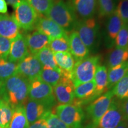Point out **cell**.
Segmentation results:
<instances>
[{
	"label": "cell",
	"instance_id": "cell-9",
	"mask_svg": "<svg viewBox=\"0 0 128 128\" xmlns=\"http://www.w3.org/2000/svg\"><path fill=\"white\" fill-rule=\"evenodd\" d=\"M53 90L56 100L60 104H72L75 100V87L70 75H65Z\"/></svg>",
	"mask_w": 128,
	"mask_h": 128
},
{
	"label": "cell",
	"instance_id": "cell-20",
	"mask_svg": "<svg viewBox=\"0 0 128 128\" xmlns=\"http://www.w3.org/2000/svg\"><path fill=\"white\" fill-rule=\"evenodd\" d=\"M108 17L106 24V34L108 36V42L111 46L114 44V40L121 29L124 22L116 10Z\"/></svg>",
	"mask_w": 128,
	"mask_h": 128
},
{
	"label": "cell",
	"instance_id": "cell-24",
	"mask_svg": "<svg viewBox=\"0 0 128 128\" xmlns=\"http://www.w3.org/2000/svg\"><path fill=\"white\" fill-rule=\"evenodd\" d=\"M54 55L58 68L70 74L75 65V60L71 53L55 52L54 53Z\"/></svg>",
	"mask_w": 128,
	"mask_h": 128
},
{
	"label": "cell",
	"instance_id": "cell-33",
	"mask_svg": "<svg viewBox=\"0 0 128 128\" xmlns=\"http://www.w3.org/2000/svg\"><path fill=\"white\" fill-rule=\"evenodd\" d=\"M48 47L53 53L70 52L68 38L51 39Z\"/></svg>",
	"mask_w": 128,
	"mask_h": 128
},
{
	"label": "cell",
	"instance_id": "cell-17",
	"mask_svg": "<svg viewBox=\"0 0 128 128\" xmlns=\"http://www.w3.org/2000/svg\"><path fill=\"white\" fill-rule=\"evenodd\" d=\"M68 42L70 52L75 61H79L89 56V49L84 44L76 31L71 32L68 36Z\"/></svg>",
	"mask_w": 128,
	"mask_h": 128
},
{
	"label": "cell",
	"instance_id": "cell-6",
	"mask_svg": "<svg viewBox=\"0 0 128 128\" xmlns=\"http://www.w3.org/2000/svg\"><path fill=\"white\" fill-rule=\"evenodd\" d=\"M52 112L70 128H82L85 115L81 107L73 104H60Z\"/></svg>",
	"mask_w": 128,
	"mask_h": 128
},
{
	"label": "cell",
	"instance_id": "cell-23",
	"mask_svg": "<svg viewBox=\"0 0 128 128\" xmlns=\"http://www.w3.org/2000/svg\"><path fill=\"white\" fill-rule=\"evenodd\" d=\"M128 71V61H126L113 68H108V90L113 88Z\"/></svg>",
	"mask_w": 128,
	"mask_h": 128
},
{
	"label": "cell",
	"instance_id": "cell-7",
	"mask_svg": "<svg viewBox=\"0 0 128 128\" xmlns=\"http://www.w3.org/2000/svg\"><path fill=\"white\" fill-rule=\"evenodd\" d=\"M13 14L20 28L26 31L34 29L40 15L26 0H20Z\"/></svg>",
	"mask_w": 128,
	"mask_h": 128
},
{
	"label": "cell",
	"instance_id": "cell-46",
	"mask_svg": "<svg viewBox=\"0 0 128 128\" xmlns=\"http://www.w3.org/2000/svg\"><path fill=\"white\" fill-rule=\"evenodd\" d=\"M1 97H0V102H1Z\"/></svg>",
	"mask_w": 128,
	"mask_h": 128
},
{
	"label": "cell",
	"instance_id": "cell-26",
	"mask_svg": "<svg viewBox=\"0 0 128 128\" xmlns=\"http://www.w3.org/2000/svg\"><path fill=\"white\" fill-rule=\"evenodd\" d=\"M128 49L114 48L108 54V68H113L117 65L128 61Z\"/></svg>",
	"mask_w": 128,
	"mask_h": 128
},
{
	"label": "cell",
	"instance_id": "cell-21",
	"mask_svg": "<svg viewBox=\"0 0 128 128\" xmlns=\"http://www.w3.org/2000/svg\"><path fill=\"white\" fill-rule=\"evenodd\" d=\"M65 75L70 74L62 71L59 68L56 69L43 68L39 78L44 82L49 84L52 87H54Z\"/></svg>",
	"mask_w": 128,
	"mask_h": 128
},
{
	"label": "cell",
	"instance_id": "cell-44",
	"mask_svg": "<svg viewBox=\"0 0 128 128\" xmlns=\"http://www.w3.org/2000/svg\"><path fill=\"white\" fill-rule=\"evenodd\" d=\"M125 122H126V125H127V128H128V119H127V120H125Z\"/></svg>",
	"mask_w": 128,
	"mask_h": 128
},
{
	"label": "cell",
	"instance_id": "cell-32",
	"mask_svg": "<svg viewBox=\"0 0 128 128\" xmlns=\"http://www.w3.org/2000/svg\"><path fill=\"white\" fill-rule=\"evenodd\" d=\"M40 16H46L54 0H26Z\"/></svg>",
	"mask_w": 128,
	"mask_h": 128
},
{
	"label": "cell",
	"instance_id": "cell-39",
	"mask_svg": "<svg viewBox=\"0 0 128 128\" xmlns=\"http://www.w3.org/2000/svg\"><path fill=\"white\" fill-rule=\"evenodd\" d=\"M120 107L124 120H125L128 119V98L124 100L122 103H120Z\"/></svg>",
	"mask_w": 128,
	"mask_h": 128
},
{
	"label": "cell",
	"instance_id": "cell-5",
	"mask_svg": "<svg viewBox=\"0 0 128 128\" xmlns=\"http://www.w3.org/2000/svg\"><path fill=\"white\" fill-rule=\"evenodd\" d=\"M28 97V98L43 104L49 110L56 103L53 87L39 78L30 81Z\"/></svg>",
	"mask_w": 128,
	"mask_h": 128
},
{
	"label": "cell",
	"instance_id": "cell-41",
	"mask_svg": "<svg viewBox=\"0 0 128 128\" xmlns=\"http://www.w3.org/2000/svg\"><path fill=\"white\" fill-rule=\"evenodd\" d=\"M7 2V4H8L9 5H11L14 8H15L17 4H18L20 0H5Z\"/></svg>",
	"mask_w": 128,
	"mask_h": 128
},
{
	"label": "cell",
	"instance_id": "cell-16",
	"mask_svg": "<svg viewBox=\"0 0 128 128\" xmlns=\"http://www.w3.org/2000/svg\"><path fill=\"white\" fill-rule=\"evenodd\" d=\"M20 28L13 15L0 14V36L13 40L20 34Z\"/></svg>",
	"mask_w": 128,
	"mask_h": 128
},
{
	"label": "cell",
	"instance_id": "cell-4",
	"mask_svg": "<svg viewBox=\"0 0 128 128\" xmlns=\"http://www.w3.org/2000/svg\"><path fill=\"white\" fill-rule=\"evenodd\" d=\"M45 17L53 20L65 30L74 27L76 20V17L72 10L63 0H54Z\"/></svg>",
	"mask_w": 128,
	"mask_h": 128
},
{
	"label": "cell",
	"instance_id": "cell-35",
	"mask_svg": "<svg viewBox=\"0 0 128 128\" xmlns=\"http://www.w3.org/2000/svg\"><path fill=\"white\" fill-rule=\"evenodd\" d=\"M116 47L128 49V23H124L115 39Z\"/></svg>",
	"mask_w": 128,
	"mask_h": 128
},
{
	"label": "cell",
	"instance_id": "cell-29",
	"mask_svg": "<svg viewBox=\"0 0 128 128\" xmlns=\"http://www.w3.org/2000/svg\"><path fill=\"white\" fill-rule=\"evenodd\" d=\"M17 74V64L7 60L0 59V80L4 82Z\"/></svg>",
	"mask_w": 128,
	"mask_h": 128
},
{
	"label": "cell",
	"instance_id": "cell-18",
	"mask_svg": "<svg viewBox=\"0 0 128 128\" xmlns=\"http://www.w3.org/2000/svg\"><path fill=\"white\" fill-rule=\"evenodd\" d=\"M25 37L28 50L32 55H35L42 49L47 47L52 39L44 33L37 30L28 33Z\"/></svg>",
	"mask_w": 128,
	"mask_h": 128
},
{
	"label": "cell",
	"instance_id": "cell-10",
	"mask_svg": "<svg viewBox=\"0 0 128 128\" xmlns=\"http://www.w3.org/2000/svg\"><path fill=\"white\" fill-rule=\"evenodd\" d=\"M43 66L34 55L29 54L17 64V74L27 78L28 81H33L39 78Z\"/></svg>",
	"mask_w": 128,
	"mask_h": 128
},
{
	"label": "cell",
	"instance_id": "cell-43",
	"mask_svg": "<svg viewBox=\"0 0 128 128\" xmlns=\"http://www.w3.org/2000/svg\"><path fill=\"white\" fill-rule=\"evenodd\" d=\"M84 128H97V127L93 124H90L85 126Z\"/></svg>",
	"mask_w": 128,
	"mask_h": 128
},
{
	"label": "cell",
	"instance_id": "cell-38",
	"mask_svg": "<svg viewBox=\"0 0 128 128\" xmlns=\"http://www.w3.org/2000/svg\"><path fill=\"white\" fill-rule=\"evenodd\" d=\"M29 128H48L47 122L46 120L44 118H41L33 123V124H30Z\"/></svg>",
	"mask_w": 128,
	"mask_h": 128
},
{
	"label": "cell",
	"instance_id": "cell-37",
	"mask_svg": "<svg viewBox=\"0 0 128 128\" xmlns=\"http://www.w3.org/2000/svg\"><path fill=\"white\" fill-rule=\"evenodd\" d=\"M116 11L124 23H128V0H118Z\"/></svg>",
	"mask_w": 128,
	"mask_h": 128
},
{
	"label": "cell",
	"instance_id": "cell-28",
	"mask_svg": "<svg viewBox=\"0 0 128 128\" xmlns=\"http://www.w3.org/2000/svg\"><path fill=\"white\" fill-rule=\"evenodd\" d=\"M14 108L7 102H0V128H10Z\"/></svg>",
	"mask_w": 128,
	"mask_h": 128
},
{
	"label": "cell",
	"instance_id": "cell-2",
	"mask_svg": "<svg viewBox=\"0 0 128 128\" xmlns=\"http://www.w3.org/2000/svg\"><path fill=\"white\" fill-rule=\"evenodd\" d=\"M100 60L99 56H91L75 63L70 73V78L75 88L94 79Z\"/></svg>",
	"mask_w": 128,
	"mask_h": 128
},
{
	"label": "cell",
	"instance_id": "cell-36",
	"mask_svg": "<svg viewBox=\"0 0 128 128\" xmlns=\"http://www.w3.org/2000/svg\"><path fill=\"white\" fill-rule=\"evenodd\" d=\"M12 40L0 36V59L7 60Z\"/></svg>",
	"mask_w": 128,
	"mask_h": 128
},
{
	"label": "cell",
	"instance_id": "cell-14",
	"mask_svg": "<svg viewBox=\"0 0 128 128\" xmlns=\"http://www.w3.org/2000/svg\"><path fill=\"white\" fill-rule=\"evenodd\" d=\"M68 4L80 19L92 18L97 9V0H70Z\"/></svg>",
	"mask_w": 128,
	"mask_h": 128
},
{
	"label": "cell",
	"instance_id": "cell-34",
	"mask_svg": "<svg viewBox=\"0 0 128 128\" xmlns=\"http://www.w3.org/2000/svg\"><path fill=\"white\" fill-rule=\"evenodd\" d=\"M42 118L46 120L49 128H70L51 110L46 111Z\"/></svg>",
	"mask_w": 128,
	"mask_h": 128
},
{
	"label": "cell",
	"instance_id": "cell-27",
	"mask_svg": "<svg viewBox=\"0 0 128 128\" xmlns=\"http://www.w3.org/2000/svg\"><path fill=\"white\" fill-rule=\"evenodd\" d=\"M34 55L36 56L38 60L40 62L43 68H58L55 62L54 53L48 46L42 49Z\"/></svg>",
	"mask_w": 128,
	"mask_h": 128
},
{
	"label": "cell",
	"instance_id": "cell-40",
	"mask_svg": "<svg viewBox=\"0 0 128 128\" xmlns=\"http://www.w3.org/2000/svg\"><path fill=\"white\" fill-rule=\"evenodd\" d=\"M7 12V4L5 0H0V14H6Z\"/></svg>",
	"mask_w": 128,
	"mask_h": 128
},
{
	"label": "cell",
	"instance_id": "cell-8",
	"mask_svg": "<svg viewBox=\"0 0 128 128\" xmlns=\"http://www.w3.org/2000/svg\"><path fill=\"white\" fill-rule=\"evenodd\" d=\"M114 94L109 90L96 99L86 108L87 116L92 121V124L97 127L101 118L107 112L111 104Z\"/></svg>",
	"mask_w": 128,
	"mask_h": 128
},
{
	"label": "cell",
	"instance_id": "cell-42",
	"mask_svg": "<svg viewBox=\"0 0 128 128\" xmlns=\"http://www.w3.org/2000/svg\"><path fill=\"white\" fill-rule=\"evenodd\" d=\"M116 128H128L125 120H122Z\"/></svg>",
	"mask_w": 128,
	"mask_h": 128
},
{
	"label": "cell",
	"instance_id": "cell-12",
	"mask_svg": "<svg viewBox=\"0 0 128 128\" xmlns=\"http://www.w3.org/2000/svg\"><path fill=\"white\" fill-rule=\"evenodd\" d=\"M35 28L42 32L52 39L68 38L67 31L54 21L44 16H40Z\"/></svg>",
	"mask_w": 128,
	"mask_h": 128
},
{
	"label": "cell",
	"instance_id": "cell-15",
	"mask_svg": "<svg viewBox=\"0 0 128 128\" xmlns=\"http://www.w3.org/2000/svg\"><path fill=\"white\" fill-rule=\"evenodd\" d=\"M30 54L24 35L20 33L12 40L7 60L17 64Z\"/></svg>",
	"mask_w": 128,
	"mask_h": 128
},
{
	"label": "cell",
	"instance_id": "cell-11",
	"mask_svg": "<svg viewBox=\"0 0 128 128\" xmlns=\"http://www.w3.org/2000/svg\"><path fill=\"white\" fill-rule=\"evenodd\" d=\"M123 120L120 103L113 98L108 110L101 118L97 128H116Z\"/></svg>",
	"mask_w": 128,
	"mask_h": 128
},
{
	"label": "cell",
	"instance_id": "cell-22",
	"mask_svg": "<svg viewBox=\"0 0 128 128\" xmlns=\"http://www.w3.org/2000/svg\"><path fill=\"white\" fill-rule=\"evenodd\" d=\"M94 78L96 94L99 97L101 94L106 92V91L108 90V74L106 67L103 65H97Z\"/></svg>",
	"mask_w": 128,
	"mask_h": 128
},
{
	"label": "cell",
	"instance_id": "cell-25",
	"mask_svg": "<svg viewBox=\"0 0 128 128\" xmlns=\"http://www.w3.org/2000/svg\"><path fill=\"white\" fill-rule=\"evenodd\" d=\"M10 128H29L24 106L14 108Z\"/></svg>",
	"mask_w": 128,
	"mask_h": 128
},
{
	"label": "cell",
	"instance_id": "cell-3",
	"mask_svg": "<svg viewBox=\"0 0 128 128\" xmlns=\"http://www.w3.org/2000/svg\"><path fill=\"white\" fill-rule=\"evenodd\" d=\"M73 28L90 51L96 49L98 43L99 26L95 18L76 20Z\"/></svg>",
	"mask_w": 128,
	"mask_h": 128
},
{
	"label": "cell",
	"instance_id": "cell-1",
	"mask_svg": "<svg viewBox=\"0 0 128 128\" xmlns=\"http://www.w3.org/2000/svg\"><path fill=\"white\" fill-rule=\"evenodd\" d=\"M30 81L18 74L4 82L0 88L1 100L7 102L12 108L24 106L28 100Z\"/></svg>",
	"mask_w": 128,
	"mask_h": 128
},
{
	"label": "cell",
	"instance_id": "cell-45",
	"mask_svg": "<svg viewBox=\"0 0 128 128\" xmlns=\"http://www.w3.org/2000/svg\"><path fill=\"white\" fill-rule=\"evenodd\" d=\"M2 82L1 81V80H0V88H1V86H2Z\"/></svg>",
	"mask_w": 128,
	"mask_h": 128
},
{
	"label": "cell",
	"instance_id": "cell-30",
	"mask_svg": "<svg viewBox=\"0 0 128 128\" xmlns=\"http://www.w3.org/2000/svg\"><path fill=\"white\" fill-rule=\"evenodd\" d=\"M112 90L114 96L119 100H124L128 98V71Z\"/></svg>",
	"mask_w": 128,
	"mask_h": 128
},
{
	"label": "cell",
	"instance_id": "cell-13",
	"mask_svg": "<svg viewBox=\"0 0 128 128\" xmlns=\"http://www.w3.org/2000/svg\"><path fill=\"white\" fill-rule=\"evenodd\" d=\"M74 94L75 100L72 104L80 107L98 97L96 92L94 80L80 85L75 88Z\"/></svg>",
	"mask_w": 128,
	"mask_h": 128
},
{
	"label": "cell",
	"instance_id": "cell-31",
	"mask_svg": "<svg viewBox=\"0 0 128 128\" xmlns=\"http://www.w3.org/2000/svg\"><path fill=\"white\" fill-rule=\"evenodd\" d=\"M100 17H109L116 10L114 0H97Z\"/></svg>",
	"mask_w": 128,
	"mask_h": 128
},
{
	"label": "cell",
	"instance_id": "cell-19",
	"mask_svg": "<svg viewBox=\"0 0 128 128\" xmlns=\"http://www.w3.org/2000/svg\"><path fill=\"white\" fill-rule=\"evenodd\" d=\"M24 106L27 119L29 124H33L35 122L41 119L44 113L49 110L43 104L30 98H28Z\"/></svg>",
	"mask_w": 128,
	"mask_h": 128
}]
</instances>
